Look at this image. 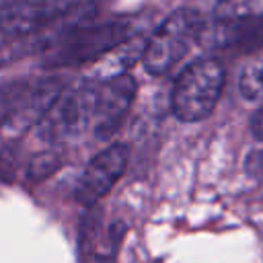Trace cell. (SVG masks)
<instances>
[{
    "label": "cell",
    "instance_id": "cell-15",
    "mask_svg": "<svg viewBox=\"0 0 263 263\" xmlns=\"http://www.w3.org/2000/svg\"><path fill=\"white\" fill-rule=\"evenodd\" d=\"M251 132H253V136L257 140L263 142V107L251 117Z\"/></svg>",
    "mask_w": 263,
    "mask_h": 263
},
{
    "label": "cell",
    "instance_id": "cell-1",
    "mask_svg": "<svg viewBox=\"0 0 263 263\" xmlns=\"http://www.w3.org/2000/svg\"><path fill=\"white\" fill-rule=\"evenodd\" d=\"M224 66L214 58L191 62L177 78L171 95V109L181 121L205 119L222 92Z\"/></svg>",
    "mask_w": 263,
    "mask_h": 263
},
{
    "label": "cell",
    "instance_id": "cell-5",
    "mask_svg": "<svg viewBox=\"0 0 263 263\" xmlns=\"http://www.w3.org/2000/svg\"><path fill=\"white\" fill-rule=\"evenodd\" d=\"M127 146L113 144L107 150L99 152L84 168L78 185L76 199L82 205H95L123 175L127 164Z\"/></svg>",
    "mask_w": 263,
    "mask_h": 263
},
{
    "label": "cell",
    "instance_id": "cell-8",
    "mask_svg": "<svg viewBox=\"0 0 263 263\" xmlns=\"http://www.w3.org/2000/svg\"><path fill=\"white\" fill-rule=\"evenodd\" d=\"M121 236V224H115L103 232L97 216H88L80 232V263H115Z\"/></svg>",
    "mask_w": 263,
    "mask_h": 263
},
{
    "label": "cell",
    "instance_id": "cell-14",
    "mask_svg": "<svg viewBox=\"0 0 263 263\" xmlns=\"http://www.w3.org/2000/svg\"><path fill=\"white\" fill-rule=\"evenodd\" d=\"M247 173L253 179L263 181V150H257V152L249 154V158H247Z\"/></svg>",
    "mask_w": 263,
    "mask_h": 263
},
{
    "label": "cell",
    "instance_id": "cell-11",
    "mask_svg": "<svg viewBox=\"0 0 263 263\" xmlns=\"http://www.w3.org/2000/svg\"><path fill=\"white\" fill-rule=\"evenodd\" d=\"M240 92L245 99L263 107V53L255 55L240 74Z\"/></svg>",
    "mask_w": 263,
    "mask_h": 263
},
{
    "label": "cell",
    "instance_id": "cell-13",
    "mask_svg": "<svg viewBox=\"0 0 263 263\" xmlns=\"http://www.w3.org/2000/svg\"><path fill=\"white\" fill-rule=\"evenodd\" d=\"M58 166H60V156H58L55 152H41V154L33 156V160L29 162L27 175H29L31 179H45V177L51 175Z\"/></svg>",
    "mask_w": 263,
    "mask_h": 263
},
{
    "label": "cell",
    "instance_id": "cell-4",
    "mask_svg": "<svg viewBox=\"0 0 263 263\" xmlns=\"http://www.w3.org/2000/svg\"><path fill=\"white\" fill-rule=\"evenodd\" d=\"M97 88L84 84L55 99L49 111L43 115V138L55 140L78 134L95 113Z\"/></svg>",
    "mask_w": 263,
    "mask_h": 263
},
{
    "label": "cell",
    "instance_id": "cell-6",
    "mask_svg": "<svg viewBox=\"0 0 263 263\" xmlns=\"http://www.w3.org/2000/svg\"><path fill=\"white\" fill-rule=\"evenodd\" d=\"M136 97V82L127 74H117L97 88L95 97V117H97V136L109 138L121 125L132 101Z\"/></svg>",
    "mask_w": 263,
    "mask_h": 263
},
{
    "label": "cell",
    "instance_id": "cell-9",
    "mask_svg": "<svg viewBox=\"0 0 263 263\" xmlns=\"http://www.w3.org/2000/svg\"><path fill=\"white\" fill-rule=\"evenodd\" d=\"M216 39L222 47L234 51H253L263 47V14H245L232 23L216 25Z\"/></svg>",
    "mask_w": 263,
    "mask_h": 263
},
{
    "label": "cell",
    "instance_id": "cell-7",
    "mask_svg": "<svg viewBox=\"0 0 263 263\" xmlns=\"http://www.w3.org/2000/svg\"><path fill=\"white\" fill-rule=\"evenodd\" d=\"M76 4H80V0H16L0 21V29L16 35H31L62 18Z\"/></svg>",
    "mask_w": 263,
    "mask_h": 263
},
{
    "label": "cell",
    "instance_id": "cell-3",
    "mask_svg": "<svg viewBox=\"0 0 263 263\" xmlns=\"http://www.w3.org/2000/svg\"><path fill=\"white\" fill-rule=\"evenodd\" d=\"M127 37V25L125 23H105L97 27H82L70 37H66L62 43L53 45L49 55L45 58L47 66H80L86 62H92L119 43H123Z\"/></svg>",
    "mask_w": 263,
    "mask_h": 263
},
{
    "label": "cell",
    "instance_id": "cell-16",
    "mask_svg": "<svg viewBox=\"0 0 263 263\" xmlns=\"http://www.w3.org/2000/svg\"><path fill=\"white\" fill-rule=\"evenodd\" d=\"M14 2H16V0H0V21L6 16V12L12 8Z\"/></svg>",
    "mask_w": 263,
    "mask_h": 263
},
{
    "label": "cell",
    "instance_id": "cell-12",
    "mask_svg": "<svg viewBox=\"0 0 263 263\" xmlns=\"http://www.w3.org/2000/svg\"><path fill=\"white\" fill-rule=\"evenodd\" d=\"M249 12H251L249 0H220L216 4V10H214V23L216 25L232 23V21H236Z\"/></svg>",
    "mask_w": 263,
    "mask_h": 263
},
{
    "label": "cell",
    "instance_id": "cell-10",
    "mask_svg": "<svg viewBox=\"0 0 263 263\" xmlns=\"http://www.w3.org/2000/svg\"><path fill=\"white\" fill-rule=\"evenodd\" d=\"M35 51H41V43L35 33L16 35V33H8L0 29V68Z\"/></svg>",
    "mask_w": 263,
    "mask_h": 263
},
{
    "label": "cell",
    "instance_id": "cell-2",
    "mask_svg": "<svg viewBox=\"0 0 263 263\" xmlns=\"http://www.w3.org/2000/svg\"><path fill=\"white\" fill-rule=\"evenodd\" d=\"M203 33V18L193 8H179L168 14L162 25L152 33L146 41L142 51L144 68L154 74L162 76L177 66L189 47L199 39Z\"/></svg>",
    "mask_w": 263,
    "mask_h": 263
}]
</instances>
